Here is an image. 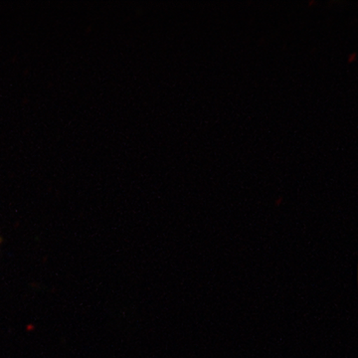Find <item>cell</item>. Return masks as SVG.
Masks as SVG:
<instances>
[{
    "mask_svg": "<svg viewBox=\"0 0 358 358\" xmlns=\"http://www.w3.org/2000/svg\"><path fill=\"white\" fill-rule=\"evenodd\" d=\"M0 242H1V239H0Z\"/></svg>",
    "mask_w": 358,
    "mask_h": 358,
    "instance_id": "cell-1",
    "label": "cell"
}]
</instances>
